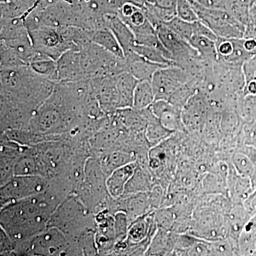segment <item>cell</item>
<instances>
[{
  "instance_id": "cell-24",
  "label": "cell",
  "mask_w": 256,
  "mask_h": 256,
  "mask_svg": "<svg viewBox=\"0 0 256 256\" xmlns=\"http://www.w3.org/2000/svg\"><path fill=\"white\" fill-rule=\"evenodd\" d=\"M151 180L142 170L136 168L132 178L126 185L124 192L128 194H137L149 192L152 190Z\"/></svg>"
},
{
  "instance_id": "cell-35",
  "label": "cell",
  "mask_w": 256,
  "mask_h": 256,
  "mask_svg": "<svg viewBox=\"0 0 256 256\" xmlns=\"http://www.w3.org/2000/svg\"><path fill=\"white\" fill-rule=\"evenodd\" d=\"M256 4V0H252V4Z\"/></svg>"
},
{
  "instance_id": "cell-5",
  "label": "cell",
  "mask_w": 256,
  "mask_h": 256,
  "mask_svg": "<svg viewBox=\"0 0 256 256\" xmlns=\"http://www.w3.org/2000/svg\"><path fill=\"white\" fill-rule=\"evenodd\" d=\"M44 186L42 178L34 175L18 176L5 185L2 192L4 198L18 200L41 192Z\"/></svg>"
},
{
  "instance_id": "cell-31",
  "label": "cell",
  "mask_w": 256,
  "mask_h": 256,
  "mask_svg": "<svg viewBox=\"0 0 256 256\" xmlns=\"http://www.w3.org/2000/svg\"><path fill=\"white\" fill-rule=\"evenodd\" d=\"M244 38L256 40V4H252L249 10L248 20L246 24Z\"/></svg>"
},
{
  "instance_id": "cell-13",
  "label": "cell",
  "mask_w": 256,
  "mask_h": 256,
  "mask_svg": "<svg viewBox=\"0 0 256 256\" xmlns=\"http://www.w3.org/2000/svg\"><path fill=\"white\" fill-rule=\"evenodd\" d=\"M48 104L50 105L44 106L32 119L34 127L37 130L46 132L56 129L63 124V117L60 112L54 107L53 102H50Z\"/></svg>"
},
{
  "instance_id": "cell-19",
  "label": "cell",
  "mask_w": 256,
  "mask_h": 256,
  "mask_svg": "<svg viewBox=\"0 0 256 256\" xmlns=\"http://www.w3.org/2000/svg\"><path fill=\"white\" fill-rule=\"evenodd\" d=\"M250 218L242 203H234L229 212L226 223L230 237L238 242L239 235L244 225Z\"/></svg>"
},
{
  "instance_id": "cell-8",
  "label": "cell",
  "mask_w": 256,
  "mask_h": 256,
  "mask_svg": "<svg viewBox=\"0 0 256 256\" xmlns=\"http://www.w3.org/2000/svg\"><path fill=\"white\" fill-rule=\"evenodd\" d=\"M150 108L162 124L170 130L174 132L183 129L184 124L180 108L169 101L159 100L154 101L150 106Z\"/></svg>"
},
{
  "instance_id": "cell-16",
  "label": "cell",
  "mask_w": 256,
  "mask_h": 256,
  "mask_svg": "<svg viewBox=\"0 0 256 256\" xmlns=\"http://www.w3.org/2000/svg\"><path fill=\"white\" fill-rule=\"evenodd\" d=\"M176 234L160 228L150 244L149 255H172Z\"/></svg>"
},
{
  "instance_id": "cell-11",
  "label": "cell",
  "mask_w": 256,
  "mask_h": 256,
  "mask_svg": "<svg viewBox=\"0 0 256 256\" xmlns=\"http://www.w3.org/2000/svg\"><path fill=\"white\" fill-rule=\"evenodd\" d=\"M227 190L234 203H244L255 188L250 178L238 174L232 165L226 180Z\"/></svg>"
},
{
  "instance_id": "cell-23",
  "label": "cell",
  "mask_w": 256,
  "mask_h": 256,
  "mask_svg": "<svg viewBox=\"0 0 256 256\" xmlns=\"http://www.w3.org/2000/svg\"><path fill=\"white\" fill-rule=\"evenodd\" d=\"M154 101L156 97L150 80L138 82L133 96V108L143 110L150 107Z\"/></svg>"
},
{
  "instance_id": "cell-33",
  "label": "cell",
  "mask_w": 256,
  "mask_h": 256,
  "mask_svg": "<svg viewBox=\"0 0 256 256\" xmlns=\"http://www.w3.org/2000/svg\"><path fill=\"white\" fill-rule=\"evenodd\" d=\"M242 204L250 217L256 214V188L247 197Z\"/></svg>"
},
{
  "instance_id": "cell-6",
  "label": "cell",
  "mask_w": 256,
  "mask_h": 256,
  "mask_svg": "<svg viewBox=\"0 0 256 256\" xmlns=\"http://www.w3.org/2000/svg\"><path fill=\"white\" fill-rule=\"evenodd\" d=\"M90 80L102 110L111 112L120 108L119 96L114 76L97 77Z\"/></svg>"
},
{
  "instance_id": "cell-30",
  "label": "cell",
  "mask_w": 256,
  "mask_h": 256,
  "mask_svg": "<svg viewBox=\"0 0 256 256\" xmlns=\"http://www.w3.org/2000/svg\"><path fill=\"white\" fill-rule=\"evenodd\" d=\"M128 218L127 216L122 213L119 214L116 216L114 232H116V237L120 240H124L126 237H128V230H129Z\"/></svg>"
},
{
  "instance_id": "cell-12",
  "label": "cell",
  "mask_w": 256,
  "mask_h": 256,
  "mask_svg": "<svg viewBox=\"0 0 256 256\" xmlns=\"http://www.w3.org/2000/svg\"><path fill=\"white\" fill-rule=\"evenodd\" d=\"M92 43L98 45L120 60H126L124 48L112 30L108 26L88 31Z\"/></svg>"
},
{
  "instance_id": "cell-21",
  "label": "cell",
  "mask_w": 256,
  "mask_h": 256,
  "mask_svg": "<svg viewBox=\"0 0 256 256\" xmlns=\"http://www.w3.org/2000/svg\"><path fill=\"white\" fill-rule=\"evenodd\" d=\"M188 44L196 50L202 60L207 62L218 60L215 40L206 36L194 35Z\"/></svg>"
},
{
  "instance_id": "cell-14",
  "label": "cell",
  "mask_w": 256,
  "mask_h": 256,
  "mask_svg": "<svg viewBox=\"0 0 256 256\" xmlns=\"http://www.w3.org/2000/svg\"><path fill=\"white\" fill-rule=\"evenodd\" d=\"M119 96L120 108H132L134 89L139 80L127 72L114 76Z\"/></svg>"
},
{
  "instance_id": "cell-15",
  "label": "cell",
  "mask_w": 256,
  "mask_h": 256,
  "mask_svg": "<svg viewBox=\"0 0 256 256\" xmlns=\"http://www.w3.org/2000/svg\"><path fill=\"white\" fill-rule=\"evenodd\" d=\"M136 168L137 166L133 162L118 168L112 172L106 183L112 196H120L124 193L126 185L130 178H132Z\"/></svg>"
},
{
  "instance_id": "cell-2",
  "label": "cell",
  "mask_w": 256,
  "mask_h": 256,
  "mask_svg": "<svg viewBox=\"0 0 256 256\" xmlns=\"http://www.w3.org/2000/svg\"><path fill=\"white\" fill-rule=\"evenodd\" d=\"M198 20L215 34L217 37L227 38H244L246 26L225 10L210 9L191 0Z\"/></svg>"
},
{
  "instance_id": "cell-27",
  "label": "cell",
  "mask_w": 256,
  "mask_h": 256,
  "mask_svg": "<svg viewBox=\"0 0 256 256\" xmlns=\"http://www.w3.org/2000/svg\"><path fill=\"white\" fill-rule=\"evenodd\" d=\"M14 172L16 176L34 175L36 173V164L32 158H25L20 160L15 164Z\"/></svg>"
},
{
  "instance_id": "cell-17",
  "label": "cell",
  "mask_w": 256,
  "mask_h": 256,
  "mask_svg": "<svg viewBox=\"0 0 256 256\" xmlns=\"http://www.w3.org/2000/svg\"><path fill=\"white\" fill-rule=\"evenodd\" d=\"M30 66L32 70L38 75L56 84L58 82L56 60L50 58L48 56L36 50V55L30 62Z\"/></svg>"
},
{
  "instance_id": "cell-34",
  "label": "cell",
  "mask_w": 256,
  "mask_h": 256,
  "mask_svg": "<svg viewBox=\"0 0 256 256\" xmlns=\"http://www.w3.org/2000/svg\"><path fill=\"white\" fill-rule=\"evenodd\" d=\"M220 178L216 176H208L206 178V183H205V188L207 190H214V191H220L223 190L222 186L220 184H222V183L220 184Z\"/></svg>"
},
{
  "instance_id": "cell-4",
  "label": "cell",
  "mask_w": 256,
  "mask_h": 256,
  "mask_svg": "<svg viewBox=\"0 0 256 256\" xmlns=\"http://www.w3.org/2000/svg\"><path fill=\"white\" fill-rule=\"evenodd\" d=\"M28 34L35 50L56 60L65 52L74 50L57 28L42 26L28 31Z\"/></svg>"
},
{
  "instance_id": "cell-9",
  "label": "cell",
  "mask_w": 256,
  "mask_h": 256,
  "mask_svg": "<svg viewBox=\"0 0 256 256\" xmlns=\"http://www.w3.org/2000/svg\"><path fill=\"white\" fill-rule=\"evenodd\" d=\"M65 239L57 230L38 236L32 242L34 255H58L65 248Z\"/></svg>"
},
{
  "instance_id": "cell-3",
  "label": "cell",
  "mask_w": 256,
  "mask_h": 256,
  "mask_svg": "<svg viewBox=\"0 0 256 256\" xmlns=\"http://www.w3.org/2000/svg\"><path fill=\"white\" fill-rule=\"evenodd\" d=\"M190 82V74L178 66L158 69L151 79L156 100L170 101L180 88Z\"/></svg>"
},
{
  "instance_id": "cell-37",
  "label": "cell",
  "mask_w": 256,
  "mask_h": 256,
  "mask_svg": "<svg viewBox=\"0 0 256 256\" xmlns=\"http://www.w3.org/2000/svg\"><path fill=\"white\" fill-rule=\"evenodd\" d=\"M252 256H256V249L255 252H254V255H252Z\"/></svg>"
},
{
  "instance_id": "cell-22",
  "label": "cell",
  "mask_w": 256,
  "mask_h": 256,
  "mask_svg": "<svg viewBox=\"0 0 256 256\" xmlns=\"http://www.w3.org/2000/svg\"><path fill=\"white\" fill-rule=\"evenodd\" d=\"M232 165L238 174L250 178L256 188V166L255 163L244 152L237 150L232 156Z\"/></svg>"
},
{
  "instance_id": "cell-7",
  "label": "cell",
  "mask_w": 256,
  "mask_h": 256,
  "mask_svg": "<svg viewBox=\"0 0 256 256\" xmlns=\"http://www.w3.org/2000/svg\"><path fill=\"white\" fill-rule=\"evenodd\" d=\"M58 82H76L88 78L82 70L80 50L65 52L56 60Z\"/></svg>"
},
{
  "instance_id": "cell-20",
  "label": "cell",
  "mask_w": 256,
  "mask_h": 256,
  "mask_svg": "<svg viewBox=\"0 0 256 256\" xmlns=\"http://www.w3.org/2000/svg\"><path fill=\"white\" fill-rule=\"evenodd\" d=\"M38 0H12L0 2L1 18H24Z\"/></svg>"
},
{
  "instance_id": "cell-10",
  "label": "cell",
  "mask_w": 256,
  "mask_h": 256,
  "mask_svg": "<svg viewBox=\"0 0 256 256\" xmlns=\"http://www.w3.org/2000/svg\"><path fill=\"white\" fill-rule=\"evenodd\" d=\"M126 60L127 72L132 74L138 80H150L153 75L158 70L165 66L153 63L146 60L134 52H130L124 54ZM168 67V66H166Z\"/></svg>"
},
{
  "instance_id": "cell-36",
  "label": "cell",
  "mask_w": 256,
  "mask_h": 256,
  "mask_svg": "<svg viewBox=\"0 0 256 256\" xmlns=\"http://www.w3.org/2000/svg\"><path fill=\"white\" fill-rule=\"evenodd\" d=\"M12 1V0H0V2Z\"/></svg>"
},
{
  "instance_id": "cell-1",
  "label": "cell",
  "mask_w": 256,
  "mask_h": 256,
  "mask_svg": "<svg viewBox=\"0 0 256 256\" xmlns=\"http://www.w3.org/2000/svg\"><path fill=\"white\" fill-rule=\"evenodd\" d=\"M6 213L10 214V220L6 226L15 238L21 239L33 235L44 226L50 216V207L33 198L14 205Z\"/></svg>"
},
{
  "instance_id": "cell-28",
  "label": "cell",
  "mask_w": 256,
  "mask_h": 256,
  "mask_svg": "<svg viewBox=\"0 0 256 256\" xmlns=\"http://www.w3.org/2000/svg\"><path fill=\"white\" fill-rule=\"evenodd\" d=\"M242 141V144L256 146V120L247 122L244 126Z\"/></svg>"
},
{
  "instance_id": "cell-32",
  "label": "cell",
  "mask_w": 256,
  "mask_h": 256,
  "mask_svg": "<svg viewBox=\"0 0 256 256\" xmlns=\"http://www.w3.org/2000/svg\"><path fill=\"white\" fill-rule=\"evenodd\" d=\"M198 4L210 9H228L229 0H195Z\"/></svg>"
},
{
  "instance_id": "cell-25",
  "label": "cell",
  "mask_w": 256,
  "mask_h": 256,
  "mask_svg": "<svg viewBox=\"0 0 256 256\" xmlns=\"http://www.w3.org/2000/svg\"><path fill=\"white\" fill-rule=\"evenodd\" d=\"M165 24L188 43L190 38L194 36V22L185 21L178 16L165 23Z\"/></svg>"
},
{
  "instance_id": "cell-38",
  "label": "cell",
  "mask_w": 256,
  "mask_h": 256,
  "mask_svg": "<svg viewBox=\"0 0 256 256\" xmlns=\"http://www.w3.org/2000/svg\"></svg>"
},
{
  "instance_id": "cell-26",
  "label": "cell",
  "mask_w": 256,
  "mask_h": 256,
  "mask_svg": "<svg viewBox=\"0 0 256 256\" xmlns=\"http://www.w3.org/2000/svg\"><path fill=\"white\" fill-rule=\"evenodd\" d=\"M176 16L185 21L194 22L198 20L191 0H176Z\"/></svg>"
},
{
  "instance_id": "cell-18",
  "label": "cell",
  "mask_w": 256,
  "mask_h": 256,
  "mask_svg": "<svg viewBox=\"0 0 256 256\" xmlns=\"http://www.w3.org/2000/svg\"><path fill=\"white\" fill-rule=\"evenodd\" d=\"M240 256H252L256 249V214L244 225L238 239Z\"/></svg>"
},
{
  "instance_id": "cell-29",
  "label": "cell",
  "mask_w": 256,
  "mask_h": 256,
  "mask_svg": "<svg viewBox=\"0 0 256 256\" xmlns=\"http://www.w3.org/2000/svg\"><path fill=\"white\" fill-rule=\"evenodd\" d=\"M242 68L246 84L256 80V54L242 64Z\"/></svg>"
}]
</instances>
